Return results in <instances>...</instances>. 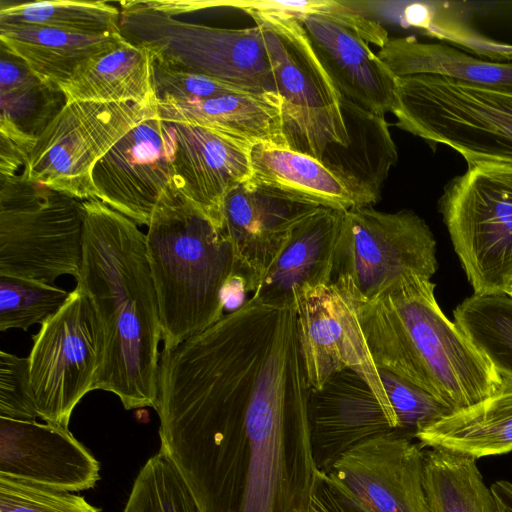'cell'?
<instances>
[{
    "instance_id": "cell-1",
    "label": "cell",
    "mask_w": 512,
    "mask_h": 512,
    "mask_svg": "<svg viewBox=\"0 0 512 512\" xmlns=\"http://www.w3.org/2000/svg\"><path fill=\"white\" fill-rule=\"evenodd\" d=\"M160 448L201 512H309L320 471L292 308L244 307L160 353Z\"/></svg>"
},
{
    "instance_id": "cell-2",
    "label": "cell",
    "mask_w": 512,
    "mask_h": 512,
    "mask_svg": "<svg viewBox=\"0 0 512 512\" xmlns=\"http://www.w3.org/2000/svg\"><path fill=\"white\" fill-rule=\"evenodd\" d=\"M84 209L83 258L76 281L104 337L94 390L115 394L126 410L155 409L162 328L146 235L99 199L84 200Z\"/></svg>"
},
{
    "instance_id": "cell-3",
    "label": "cell",
    "mask_w": 512,
    "mask_h": 512,
    "mask_svg": "<svg viewBox=\"0 0 512 512\" xmlns=\"http://www.w3.org/2000/svg\"><path fill=\"white\" fill-rule=\"evenodd\" d=\"M434 288L431 279L408 274L368 302L338 291L354 312L374 365L413 383L454 412L490 396L501 377L445 316Z\"/></svg>"
},
{
    "instance_id": "cell-4",
    "label": "cell",
    "mask_w": 512,
    "mask_h": 512,
    "mask_svg": "<svg viewBox=\"0 0 512 512\" xmlns=\"http://www.w3.org/2000/svg\"><path fill=\"white\" fill-rule=\"evenodd\" d=\"M145 235L163 349L218 322L234 280H244L250 293L230 241L174 183L156 203Z\"/></svg>"
},
{
    "instance_id": "cell-5",
    "label": "cell",
    "mask_w": 512,
    "mask_h": 512,
    "mask_svg": "<svg viewBox=\"0 0 512 512\" xmlns=\"http://www.w3.org/2000/svg\"><path fill=\"white\" fill-rule=\"evenodd\" d=\"M395 125L430 146H448L469 164L512 166V91L437 75L397 77Z\"/></svg>"
},
{
    "instance_id": "cell-6",
    "label": "cell",
    "mask_w": 512,
    "mask_h": 512,
    "mask_svg": "<svg viewBox=\"0 0 512 512\" xmlns=\"http://www.w3.org/2000/svg\"><path fill=\"white\" fill-rule=\"evenodd\" d=\"M119 28L155 61L204 75L249 92H275L261 28L211 26L161 11L148 1H121Z\"/></svg>"
},
{
    "instance_id": "cell-7",
    "label": "cell",
    "mask_w": 512,
    "mask_h": 512,
    "mask_svg": "<svg viewBox=\"0 0 512 512\" xmlns=\"http://www.w3.org/2000/svg\"><path fill=\"white\" fill-rule=\"evenodd\" d=\"M84 201L21 174L0 176V275L53 285L77 278L83 258Z\"/></svg>"
},
{
    "instance_id": "cell-8",
    "label": "cell",
    "mask_w": 512,
    "mask_h": 512,
    "mask_svg": "<svg viewBox=\"0 0 512 512\" xmlns=\"http://www.w3.org/2000/svg\"><path fill=\"white\" fill-rule=\"evenodd\" d=\"M453 247L477 294L512 283V166L469 164L438 201Z\"/></svg>"
},
{
    "instance_id": "cell-9",
    "label": "cell",
    "mask_w": 512,
    "mask_h": 512,
    "mask_svg": "<svg viewBox=\"0 0 512 512\" xmlns=\"http://www.w3.org/2000/svg\"><path fill=\"white\" fill-rule=\"evenodd\" d=\"M436 242L411 210L382 212L372 206L344 212L334 256L333 284L348 298L368 302L402 276L431 279Z\"/></svg>"
},
{
    "instance_id": "cell-10",
    "label": "cell",
    "mask_w": 512,
    "mask_h": 512,
    "mask_svg": "<svg viewBox=\"0 0 512 512\" xmlns=\"http://www.w3.org/2000/svg\"><path fill=\"white\" fill-rule=\"evenodd\" d=\"M248 14L264 36L275 90L282 102L283 130L289 149L320 160L327 145H345L341 94L298 19Z\"/></svg>"
},
{
    "instance_id": "cell-11",
    "label": "cell",
    "mask_w": 512,
    "mask_h": 512,
    "mask_svg": "<svg viewBox=\"0 0 512 512\" xmlns=\"http://www.w3.org/2000/svg\"><path fill=\"white\" fill-rule=\"evenodd\" d=\"M158 116V102L66 101L30 153L21 175L81 200L97 199L96 163L133 127Z\"/></svg>"
},
{
    "instance_id": "cell-12",
    "label": "cell",
    "mask_w": 512,
    "mask_h": 512,
    "mask_svg": "<svg viewBox=\"0 0 512 512\" xmlns=\"http://www.w3.org/2000/svg\"><path fill=\"white\" fill-rule=\"evenodd\" d=\"M103 351L100 322L88 296L76 286L33 336L28 358L38 417L68 427L76 405L95 388Z\"/></svg>"
},
{
    "instance_id": "cell-13",
    "label": "cell",
    "mask_w": 512,
    "mask_h": 512,
    "mask_svg": "<svg viewBox=\"0 0 512 512\" xmlns=\"http://www.w3.org/2000/svg\"><path fill=\"white\" fill-rule=\"evenodd\" d=\"M413 437L387 433L342 454L327 476L368 512H430L424 450Z\"/></svg>"
},
{
    "instance_id": "cell-14",
    "label": "cell",
    "mask_w": 512,
    "mask_h": 512,
    "mask_svg": "<svg viewBox=\"0 0 512 512\" xmlns=\"http://www.w3.org/2000/svg\"><path fill=\"white\" fill-rule=\"evenodd\" d=\"M96 198L147 225L162 193L174 183L172 141L159 116L126 133L94 166Z\"/></svg>"
},
{
    "instance_id": "cell-15",
    "label": "cell",
    "mask_w": 512,
    "mask_h": 512,
    "mask_svg": "<svg viewBox=\"0 0 512 512\" xmlns=\"http://www.w3.org/2000/svg\"><path fill=\"white\" fill-rule=\"evenodd\" d=\"M295 309L299 345L310 387L319 389L334 374L350 368L396 415L354 312L334 284L305 293L297 300Z\"/></svg>"
},
{
    "instance_id": "cell-16",
    "label": "cell",
    "mask_w": 512,
    "mask_h": 512,
    "mask_svg": "<svg viewBox=\"0 0 512 512\" xmlns=\"http://www.w3.org/2000/svg\"><path fill=\"white\" fill-rule=\"evenodd\" d=\"M0 476L81 492L100 480V463L68 427L0 417Z\"/></svg>"
},
{
    "instance_id": "cell-17",
    "label": "cell",
    "mask_w": 512,
    "mask_h": 512,
    "mask_svg": "<svg viewBox=\"0 0 512 512\" xmlns=\"http://www.w3.org/2000/svg\"><path fill=\"white\" fill-rule=\"evenodd\" d=\"M308 415L314 461L325 474L359 443L387 433L405 434L396 415L350 368L334 374L321 388L310 389Z\"/></svg>"
},
{
    "instance_id": "cell-18",
    "label": "cell",
    "mask_w": 512,
    "mask_h": 512,
    "mask_svg": "<svg viewBox=\"0 0 512 512\" xmlns=\"http://www.w3.org/2000/svg\"><path fill=\"white\" fill-rule=\"evenodd\" d=\"M319 207L250 180L229 191L223 202L220 231L248 276L250 292H255L295 226Z\"/></svg>"
},
{
    "instance_id": "cell-19",
    "label": "cell",
    "mask_w": 512,
    "mask_h": 512,
    "mask_svg": "<svg viewBox=\"0 0 512 512\" xmlns=\"http://www.w3.org/2000/svg\"><path fill=\"white\" fill-rule=\"evenodd\" d=\"M167 124L176 188L220 229L226 195L251 177L253 147L205 127Z\"/></svg>"
},
{
    "instance_id": "cell-20",
    "label": "cell",
    "mask_w": 512,
    "mask_h": 512,
    "mask_svg": "<svg viewBox=\"0 0 512 512\" xmlns=\"http://www.w3.org/2000/svg\"><path fill=\"white\" fill-rule=\"evenodd\" d=\"M298 21L342 96L379 115L391 112L397 77L355 30L324 14Z\"/></svg>"
},
{
    "instance_id": "cell-21",
    "label": "cell",
    "mask_w": 512,
    "mask_h": 512,
    "mask_svg": "<svg viewBox=\"0 0 512 512\" xmlns=\"http://www.w3.org/2000/svg\"><path fill=\"white\" fill-rule=\"evenodd\" d=\"M344 212L319 207L299 222L252 297L265 305L295 308L305 293L331 285Z\"/></svg>"
},
{
    "instance_id": "cell-22",
    "label": "cell",
    "mask_w": 512,
    "mask_h": 512,
    "mask_svg": "<svg viewBox=\"0 0 512 512\" xmlns=\"http://www.w3.org/2000/svg\"><path fill=\"white\" fill-rule=\"evenodd\" d=\"M347 141L331 143L320 162L345 186L357 207L373 206L398 153L384 115L373 113L341 95Z\"/></svg>"
},
{
    "instance_id": "cell-23",
    "label": "cell",
    "mask_w": 512,
    "mask_h": 512,
    "mask_svg": "<svg viewBox=\"0 0 512 512\" xmlns=\"http://www.w3.org/2000/svg\"><path fill=\"white\" fill-rule=\"evenodd\" d=\"M165 122L205 127L248 144L288 148L282 102L275 92L229 94L194 102L158 103Z\"/></svg>"
},
{
    "instance_id": "cell-24",
    "label": "cell",
    "mask_w": 512,
    "mask_h": 512,
    "mask_svg": "<svg viewBox=\"0 0 512 512\" xmlns=\"http://www.w3.org/2000/svg\"><path fill=\"white\" fill-rule=\"evenodd\" d=\"M0 47V151L25 165L37 139L67 100L61 90L41 82L20 58Z\"/></svg>"
},
{
    "instance_id": "cell-25",
    "label": "cell",
    "mask_w": 512,
    "mask_h": 512,
    "mask_svg": "<svg viewBox=\"0 0 512 512\" xmlns=\"http://www.w3.org/2000/svg\"><path fill=\"white\" fill-rule=\"evenodd\" d=\"M415 439L422 448H442L475 459L512 451V379L501 377L490 396L443 416L419 430Z\"/></svg>"
},
{
    "instance_id": "cell-26",
    "label": "cell",
    "mask_w": 512,
    "mask_h": 512,
    "mask_svg": "<svg viewBox=\"0 0 512 512\" xmlns=\"http://www.w3.org/2000/svg\"><path fill=\"white\" fill-rule=\"evenodd\" d=\"M346 5L384 25L412 28L451 42L472 55L493 62H511L512 44L491 39L469 21L457 3L440 1H346Z\"/></svg>"
},
{
    "instance_id": "cell-27",
    "label": "cell",
    "mask_w": 512,
    "mask_h": 512,
    "mask_svg": "<svg viewBox=\"0 0 512 512\" xmlns=\"http://www.w3.org/2000/svg\"><path fill=\"white\" fill-rule=\"evenodd\" d=\"M153 56L126 39L76 67L59 85L67 101L99 103L158 102L153 83Z\"/></svg>"
},
{
    "instance_id": "cell-28",
    "label": "cell",
    "mask_w": 512,
    "mask_h": 512,
    "mask_svg": "<svg viewBox=\"0 0 512 512\" xmlns=\"http://www.w3.org/2000/svg\"><path fill=\"white\" fill-rule=\"evenodd\" d=\"M124 40L120 32L89 35L36 25L0 24V46L20 58L41 82L58 90L78 65Z\"/></svg>"
},
{
    "instance_id": "cell-29",
    "label": "cell",
    "mask_w": 512,
    "mask_h": 512,
    "mask_svg": "<svg viewBox=\"0 0 512 512\" xmlns=\"http://www.w3.org/2000/svg\"><path fill=\"white\" fill-rule=\"evenodd\" d=\"M377 56L396 77L437 75L469 85L512 91V62H493L444 42L389 38Z\"/></svg>"
},
{
    "instance_id": "cell-30",
    "label": "cell",
    "mask_w": 512,
    "mask_h": 512,
    "mask_svg": "<svg viewBox=\"0 0 512 512\" xmlns=\"http://www.w3.org/2000/svg\"><path fill=\"white\" fill-rule=\"evenodd\" d=\"M250 181L292 199L347 211L357 207L345 186L309 155L270 145H256L251 153Z\"/></svg>"
},
{
    "instance_id": "cell-31",
    "label": "cell",
    "mask_w": 512,
    "mask_h": 512,
    "mask_svg": "<svg viewBox=\"0 0 512 512\" xmlns=\"http://www.w3.org/2000/svg\"><path fill=\"white\" fill-rule=\"evenodd\" d=\"M476 460L442 448L424 450L423 481L430 512H498Z\"/></svg>"
},
{
    "instance_id": "cell-32",
    "label": "cell",
    "mask_w": 512,
    "mask_h": 512,
    "mask_svg": "<svg viewBox=\"0 0 512 512\" xmlns=\"http://www.w3.org/2000/svg\"><path fill=\"white\" fill-rule=\"evenodd\" d=\"M453 314L455 324L500 377L512 379V296L474 293Z\"/></svg>"
},
{
    "instance_id": "cell-33",
    "label": "cell",
    "mask_w": 512,
    "mask_h": 512,
    "mask_svg": "<svg viewBox=\"0 0 512 512\" xmlns=\"http://www.w3.org/2000/svg\"><path fill=\"white\" fill-rule=\"evenodd\" d=\"M120 10L105 1H37L1 5L0 24L36 25L89 35L120 32Z\"/></svg>"
},
{
    "instance_id": "cell-34",
    "label": "cell",
    "mask_w": 512,
    "mask_h": 512,
    "mask_svg": "<svg viewBox=\"0 0 512 512\" xmlns=\"http://www.w3.org/2000/svg\"><path fill=\"white\" fill-rule=\"evenodd\" d=\"M123 512H201L180 473L158 450L139 470Z\"/></svg>"
},
{
    "instance_id": "cell-35",
    "label": "cell",
    "mask_w": 512,
    "mask_h": 512,
    "mask_svg": "<svg viewBox=\"0 0 512 512\" xmlns=\"http://www.w3.org/2000/svg\"><path fill=\"white\" fill-rule=\"evenodd\" d=\"M71 292L55 285L0 275V331L42 324L66 303Z\"/></svg>"
},
{
    "instance_id": "cell-36",
    "label": "cell",
    "mask_w": 512,
    "mask_h": 512,
    "mask_svg": "<svg viewBox=\"0 0 512 512\" xmlns=\"http://www.w3.org/2000/svg\"><path fill=\"white\" fill-rule=\"evenodd\" d=\"M0 512H102L83 496L0 476Z\"/></svg>"
},
{
    "instance_id": "cell-37",
    "label": "cell",
    "mask_w": 512,
    "mask_h": 512,
    "mask_svg": "<svg viewBox=\"0 0 512 512\" xmlns=\"http://www.w3.org/2000/svg\"><path fill=\"white\" fill-rule=\"evenodd\" d=\"M153 83L158 103L194 102L229 94L254 93L204 75L175 69L155 60Z\"/></svg>"
},
{
    "instance_id": "cell-38",
    "label": "cell",
    "mask_w": 512,
    "mask_h": 512,
    "mask_svg": "<svg viewBox=\"0 0 512 512\" xmlns=\"http://www.w3.org/2000/svg\"><path fill=\"white\" fill-rule=\"evenodd\" d=\"M0 417L17 420L38 417L29 358L3 350L0 352Z\"/></svg>"
},
{
    "instance_id": "cell-39",
    "label": "cell",
    "mask_w": 512,
    "mask_h": 512,
    "mask_svg": "<svg viewBox=\"0 0 512 512\" xmlns=\"http://www.w3.org/2000/svg\"><path fill=\"white\" fill-rule=\"evenodd\" d=\"M309 512H368L320 472L311 497Z\"/></svg>"
},
{
    "instance_id": "cell-40",
    "label": "cell",
    "mask_w": 512,
    "mask_h": 512,
    "mask_svg": "<svg viewBox=\"0 0 512 512\" xmlns=\"http://www.w3.org/2000/svg\"><path fill=\"white\" fill-rule=\"evenodd\" d=\"M498 512H512V482L498 480L491 486Z\"/></svg>"
},
{
    "instance_id": "cell-41",
    "label": "cell",
    "mask_w": 512,
    "mask_h": 512,
    "mask_svg": "<svg viewBox=\"0 0 512 512\" xmlns=\"http://www.w3.org/2000/svg\"><path fill=\"white\" fill-rule=\"evenodd\" d=\"M506 293L512 296V283L509 286V288L507 289Z\"/></svg>"
}]
</instances>
